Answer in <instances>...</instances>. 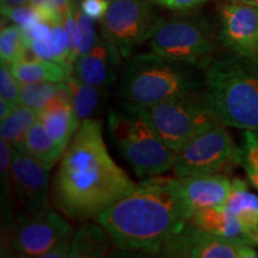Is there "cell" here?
Segmentation results:
<instances>
[{
    "label": "cell",
    "mask_w": 258,
    "mask_h": 258,
    "mask_svg": "<svg viewBox=\"0 0 258 258\" xmlns=\"http://www.w3.org/2000/svg\"><path fill=\"white\" fill-rule=\"evenodd\" d=\"M137 186L109 154L101 122H80L60 159L51 195L67 218L96 219Z\"/></svg>",
    "instance_id": "obj_1"
},
{
    "label": "cell",
    "mask_w": 258,
    "mask_h": 258,
    "mask_svg": "<svg viewBox=\"0 0 258 258\" xmlns=\"http://www.w3.org/2000/svg\"><path fill=\"white\" fill-rule=\"evenodd\" d=\"M191 215L178 179L154 176L104 209L96 221L118 249L158 254Z\"/></svg>",
    "instance_id": "obj_2"
},
{
    "label": "cell",
    "mask_w": 258,
    "mask_h": 258,
    "mask_svg": "<svg viewBox=\"0 0 258 258\" xmlns=\"http://www.w3.org/2000/svg\"><path fill=\"white\" fill-rule=\"evenodd\" d=\"M199 67L146 53L134 56L121 78L120 95L123 101L148 108L186 93L205 89Z\"/></svg>",
    "instance_id": "obj_3"
},
{
    "label": "cell",
    "mask_w": 258,
    "mask_h": 258,
    "mask_svg": "<svg viewBox=\"0 0 258 258\" xmlns=\"http://www.w3.org/2000/svg\"><path fill=\"white\" fill-rule=\"evenodd\" d=\"M205 89L222 124L258 132V66L239 56L213 60Z\"/></svg>",
    "instance_id": "obj_4"
},
{
    "label": "cell",
    "mask_w": 258,
    "mask_h": 258,
    "mask_svg": "<svg viewBox=\"0 0 258 258\" xmlns=\"http://www.w3.org/2000/svg\"><path fill=\"white\" fill-rule=\"evenodd\" d=\"M111 140L140 178L159 176L173 167L176 151L157 132L145 108L122 101L108 115Z\"/></svg>",
    "instance_id": "obj_5"
},
{
    "label": "cell",
    "mask_w": 258,
    "mask_h": 258,
    "mask_svg": "<svg viewBox=\"0 0 258 258\" xmlns=\"http://www.w3.org/2000/svg\"><path fill=\"white\" fill-rule=\"evenodd\" d=\"M157 132L173 151L212 125L220 123L206 89L145 108Z\"/></svg>",
    "instance_id": "obj_6"
},
{
    "label": "cell",
    "mask_w": 258,
    "mask_h": 258,
    "mask_svg": "<svg viewBox=\"0 0 258 258\" xmlns=\"http://www.w3.org/2000/svg\"><path fill=\"white\" fill-rule=\"evenodd\" d=\"M151 51L205 70L212 63L215 41L200 18L160 19L147 41Z\"/></svg>",
    "instance_id": "obj_7"
},
{
    "label": "cell",
    "mask_w": 258,
    "mask_h": 258,
    "mask_svg": "<svg viewBox=\"0 0 258 258\" xmlns=\"http://www.w3.org/2000/svg\"><path fill=\"white\" fill-rule=\"evenodd\" d=\"M238 164H240V148H237L220 122L186 141L176 152L172 170L178 178H182L222 173Z\"/></svg>",
    "instance_id": "obj_8"
},
{
    "label": "cell",
    "mask_w": 258,
    "mask_h": 258,
    "mask_svg": "<svg viewBox=\"0 0 258 258\" xmlns=\"http://www.w3.org/2000/svg\"><path fill=\"white\" fill-rule=\"evenodd\" d=\"M159 21L150 0H110L101 21L103 40L128 57L138 44L152 36Z\"/></svg>",
    "instance_id": "obj_9"
},
{
    "label": "cell",
    "mask_w": 258,
    "mask_h": 258,
    "mask_svg": "<svg viewBox=\"0 0 258 258\" xmlns=\"http://www.w3.org/2000/svg\"><path fill=\"white\" fill-rule=\"evenodd\" d=\"M178 258H254L258 253L244 238L221 237L196 227L188 221L170 238L159 252Z\"/></svg>",
    "instance_id": "obj_10"
},
{
    "label": "cell",
    "mask_w": 258,
    "mask_h": 258,
    "mask_svg": "<svg viewBox=\"0 0 258 258\" xmlns=\"http://www.w3.org/2000/svg\"><path fill=\"white\" fill-rule=\"evenodd\" d=\"M71 233V226L53 209L21 217L12 226L9 245L24 257H42L61 238Z\"/></svg>",
    "instance_id": "obj_11"
},
{
    "label": "cell",
    "mask_w": 258,
    "mask_h": 258,
    "mask_svg": "<svg viewBox=\"0 0 258 258\" xmlns=\"http://www.w3.org/2000/svg\"><path fill=\"white\" fill-rule=\"evenodd\" d=\"M49 171V166L19 147H11V182L29 214H40L51 209Z\"/></svg>",
    "instance_id": "obj_12"
},
{
    "label": "cell",
    "mask_w": 258,
    "mask_h": 258,
    "mask_svg": "<svg viewBox=\"0 0 258 258\" xmlns=\"http://www.w3.org/2000/svg\"><path fill=\"white\" fill-rule=\"evenodd\" d=\"M220 38L235 56L258 66V8L241 0L222 5Z\"/></svg>",
    "instance_id": "obj_13"
},
{
    "label": "cell",
    "mask_w": 258,
    "mask_h": 258,
    "mask_svg": "<svg viewBox=\"0 0 258 258\" xmlns=\"http://www.w3.org/2000/svg\"><path fill=\"white\" fill-rule=\"evenodd\" d=\"M177 179L192 214L200 209L226 206L230 198L232 180L222 173H205Z\"/></svg>",
    "instance_id": "obj_14"
},
{
    "label": "cell",
    "mask_w": 258,
    "mask_h": 258,
    "mask_svg": "<svg viewBox=\"0 0 258 258\" xmlns=\"http://www.w3.org/2000/svg\"><path fill=\"white\" fill-rule=\"evenodd\" d=\"M121 57L111 44L99 40L90 53L74 61L73 74L89 85L105 89L114 83L116 77L112 67Z\"/></svg>",
    "instance_id": "obj_15"
},
{
    "label": "cell",
    "mask_w": 258,
    "mask_h": 258,
    "mask_svg": "<svg viewBox=\"0 0 258 258\" xmlns=\"http://www.w3.org/2000/svg\"><path fill=\"white\" fill-rule=\"evenodd\" d=\"M38 121L43 124L48 134L64 152L80 125V121L71 103L67 88L47 108L38 112Z\"/></svg>",
    "instance_id": "obj_16"
},
{
    "label": "cell",
    "mask_w": 258,
    "mask_h": 258,
    "mask_svg": "<svg viewBox=\"0 0 258 258\" xmlns=\"http://www.w3.org/2000/svg\"><path fill=\"white\" fill-rule=\"evenodd\" d=\"M10 69L21 85L42 82L60 83L72 74L62 64L36 55L34 57L25 55L17 62L10 64Z\"/></svg>",
    "instance_id": "obj_17"
},
{
    "label": "cell",
    "mask_w": 258,
    "mask_h": 258,
    "mask_svg": "<svg viewBox=\"0 0 258 258\" xmlns=\"http://www.w3.org/2000/svg\"><path fill=\"white\" fill-rule=\"evenodd\" d=\"M226 208L234 215L244 230V237L258 226V196L250 191L243 179L232 180Z\"/></svg>",
    "instance_id": "obj_18"
},
{
    "label": "cell",
    "mask_w": 258,
    "mask_h": 258,
    "mask_svg": "<svg viewBox=\"0 0 258 258\" xmlns=\"http://www.w3.org/2000/svg\"><path fill=\"white\" fill-rule=\"evenodd\" d=\"M189 222L203 231L221 237L244 238L243 227L226 206L196 211L189 219Z\"/></svg>",
    "instance_id": "obj_19"
},
{
    "label": "cell",
    "mask_w": 258,
    "mask_h": 258,
    "mask_svg": "<svg viewBox=\"0 0 258 258\" xmlns=\"http://www.w3.org/2000/svg\"><path fill=\"white\" fill-rule=\"evenodd\" d=\"M62 23L63 22L54 23L49 37L43 42L29 44V49L34 53V55L55 61L62 64L69 72L73 73L74 61L71 49V41L69 32Z\"/></svg>",
    "instance_id": "obj_20"
},
{
    "label": "cell",
    "mask_w": 258,
    "mask_h": 258,
    "mask_svg": "<svg viewBox=\"0 0 258 258\" xmlns=\"http://www.w3.org/2000/svg\"><path fill=\"white\" fill-rule=\"evenodd\" d=\"M110 240L109 234L98 222L97 224H84L73 234L70 257H103L109 249Z\"/></svg>",
    "instance_id": "obj_21"
},
{
    "label": "cell",
    "mask_w": 258,
    "mask_h": 258,
    "mask_svg": "<svg viewBox=\"0 0 258 258\" xmlns=\"http://www.w3.org/2000/svg\"><path fill=\"white\" fill-rule=\"evenodd\" d=\"M67 91L70 93L71 103L80 122L92 118L98 110L102 102V93L104 89L89 85L82 82L72 73L64 80Z\"/></svg>",
    "instance_id": "obj_22"
},
{
    "label": "cell",
    "mask_w": 258,
    "mask_h": 258,
    "mask_svg": "<svg viewBox=\"0 0 258 258\" xmlns=\"http://www.w3.org/2000/svg\"><path fill=\"white\" fill-rule=\"evenodd\" d=\"M19 148L29 156L46 164L50 169L56 161L61 159L63 154V151L51 139L40 121H37L30 128Z\"/></svg>",
    "instance_id": "obj_23"
},
{
    "label": "cell",
    "mask_w": 258,
    "mask_h": 258,
    "mask_svg": "<svg viewBox=\"0 0 258 258\" xmlns=\"http://www.w3.org/2000/svg\"><path fill=\"white\" fill-rule=\"evenodd\" d=\"M38 121V112L27 105L17 104L0 121V135L11 146L19 147L30 128Z\"/></svg>",
    "instance_id": "obj_24"
},
{
    "label": "cell",
    "mask_w": 258,
    "mask_h": 258,
    "mask_svg": "<svg viewBox=\"0 0 258 258\" xmlns=\"http://www.w3.org/2000/svg\"><path fill=\"white\" fill-rule=\"evenodd\" d=\"M66 90L64 82H42L21 85L18 104L27 105L40 112Z\"/></svg>",
    "instance_id": "obj_25"
},
{
    "label": "cell",
    "mask_w": 258,
    "mask_h": 258,
    "mask_svg": "<svg viewBox=\"0 0 258 258\" xmlns=\"http://www.w3.org/2000/svg\"><path fill=\"white\" fill-rule=\"evenodd\" d=\"M29 49L23 30L18 25H6L0 32V57L2 62L12 64L27 55Z\"/></svg>",
    "instance_id": "obj_26"
},
{
    "label": "cell",
    "mask_w": 258,
    "mask_h": 258,
    "mask_svg": "<svg viewBox=\"0 0 258 258\" xmlns=\"http://www.w3.org/2000/svg\"><path fill=\"white\" fill-rule=\"evenodd\" d=\"M76 36H74L73 60L76 61L79 56L85 55L96 47L99 41L97 36L95 21L89 16L83 14L80 10L76 11Z\"/></svg>",
    "instance_id": "obj_27"
},
{
    "label": "cell",
    "mask_w": 258,
    "mask_h": 258,
    "mask_svg": "<svg viewBox=\"0 0 258 258\" xmlns=\"http://www.w3.org/2000/svg\"><path fill=\"white\" fill-rule=\"evenodd\" d=\"M243 146L240 148V165L247 179L258 190V134L254 131H245Z\"/></svg>",
    "instance_id": "obj_28"
},
{
    "label": "cell",
    "mask_w": 258,
    "mask_h": 258,
    "mask_svg": "<svg viewBox=\"0 0 258 258\" xmlns=\"http://www.w3.org/2000/svg\"><path fill=\"white\" fill-rule=\"evenodd\" d=\"M29 4L38 10L42 19L50 22H63L74 6L73 0H29Z\"/></svg>",
    "instance_id": "obj_29"
},
{
    "label": "cell",
    "mask_w": 258,
    "mask_h": 258,
    "mask_svg": "<svg viewBox=\"0 0 258 258\" xmlns=\"http://www.w3.org/2000/svg\"><path fill=\"white\" fill-rule=\"evenodd\" d=\"M2 14L14 22V24L21 27L22 30H27L42 19L38 10L30 4L28 6H2Z\"/></svg>",
    "instance_id": "obj_30"
},
{
    "label": "cell",
    "mask_w": 258,
    "mask_h": 258,
    "mask_svg": "<svg viewBox=\"0 0 258 258\" xmlns=\"http://www.w3.org/2000/svg\"><path fill=\"white\" fill-rule=\"evenodd\" d=\"M21 83L16 79L10 64L2 62L0 66V98L18 104Z\"/></svg>",
    "instance_id": "obj_31"
},
{
    "label": "cell",
    "mask_w": 258,
    "mask_h": 258,
    "mask_svg": "<svg viewBox=\"0 0 258 258\" xmlns=\"http://www.w3.org/2000/svg\"><path fill=\"white\" fill-rule=\"evenodd\" d=\"M109 3L108 0H82L79 10L93 21H102L108 11Z\"/></svg>",
    "instance_id": "obj_32"
},
{
    "label": "cell",
    "mask_w": 258,
    "mask_h": 258,
    "mask_svg": "<svg viewBox=\"0 0 258 258\" xmlns=\"http://www.w3.org/2000/svg\"><path fill=\"white\" fill-rule=\"evenodd\" d=\"M154 5L161 6L172 11H189L207 3L208 0H150Z\"/></svg>",
    "instance_id": "obj_33"
},
{
    "label": "cell",
    "mask_w": 258,
    "mask_h": 258,
    "mask_svg": "<svg viewBox=\"0 0 258 258\" xmlns=\"http://www.w3.org/2000/svg\"><path fill=\"white\" fill-rule=\"evenodd\" d=\"M71 243H72V237H71V233L67 234L66 237L61 238V239L57 241V243L54 245L51 249L47 251L46 253L42 254L43 258H64L70 257L71 252Z\"/></svg>",
    "instance_id": "obj_34"
},
{
    "label": "cell",
    "mask_w": 258,
    "mask_h": 258,
    "mask_svg": "<svg viewBox=\"0 0 258 258\" xmlns=\"http://www.w3.org/2000/svg\"><path fill=\"white\" fill-rule=\"evenodd\" d=\"M17 104H14V103L5 101V99L0 98V120L5 118L10 112L14 110V108Z\"/></svg>",
    "instance_id": "obj_35"
},
{
    "label": "cell",
    "mask_w": 258,
    "mask_h": 258,
    "mask_svg": "<svg viewBox=\"0 0 258 258\" xmlns=\"http://www.w3.org/2000/svg\"><path fill=\"white\" fill-rule=\"evenodd\" d=\"M244 239H246L250 244H252L253 246H258V226L254 230L249 232V233L245 235Z\"/></svg>",
    "instance_id": "obj_36"
},
{
    "label": "cell",
    "mask_w": 258,
    "mask_h": 258,
    "mask_svg": "<svg viewBox=\"0 0 258 258\" xmlns=\"http://www.w3.org/2000/svg\"><path fill=\"white\" fill-rule=\"evenodd\" d=\"M29 3V0H2V6H22Z\"/></svg>",
    "instance_id": "obj_37"
},
{
    "label": "cell",
    "mask_w": 258,
    "mask_h": 258,
    "mask_svg": "<svg viewBox=\"0 0 258 258\" xmlns=\"http://www.w3.org/2000/svg\"><path fill=\"white\" fill-rule=\"evenodd\" d=\"M241 2L252 5V6H254V8H258V0H241Z\"/></svg>",
    "instance_id": "obj_38"
},
{
    "label": "cell",
    "mask_w": 258,
    "mask_h": 258,
    "mask_svg": "<svg viewBox=\"0 0 258 258\" xmlns=\"http://www.w3.org/2000/svg\"><path fill=\"white\" fill-rule=\"evenodd\" d=\"M108 2H110V0H108Z\"/></svg>",
    "instance_id": "obj_39"
}]
</instances>
